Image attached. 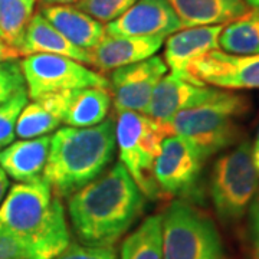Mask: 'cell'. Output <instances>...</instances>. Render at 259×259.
Masks as SVG:
<instances>
[{"label": "cell", "mask_w": 259, "mask_h": 259, "mask_svg": "<svg viewBox=\"0 0 259 259\" xmlns=\"http://www.w3.org/2000/svg\"><path fill=\"white\" fill-rule=\"evenodd\" d=\"M146 196L121 163L69 196L68 213L76 238L90 246H114L139 221Z\"/></svg>", "instance_id": "cell-1"}, {"label": "cell", "mask_w": 259, "mask_h": 259, "mask_svg": "<svg viewBox=\"0 0 259 259\" xmlns=\"http://www.w3.org/2000/svg\"><path fill=\"white\" fill-rule=\"evenodd\" d=\"M0 232L29 243L37 259H55L71 243L61 197L42 177L12 186L0 203Z\"/></svg>", "instance_id": "cell-2"}, {"label": "cell", "mask_w": 259, "mask_h": 259, "mask_svg": "<svg viewBox=\"0 0 259 259\" xmlns=\"http://www.w3.org/2000/svg\"><path fill=\"white\" fill-rule=\"evenodd\" d=\"M115 122L76 128L62 127L51 136L42 179L54 193L71 196L105 171L115 151Z\"/></svg>", "instance_id": "cell-3"}, {"label": "cell", "mask_w": 259, "mask_h": 259, "mask_svg": "<svg viewBox=\"0 0 259 259\" xmlns=\"http://www.w3.org/2000/svg\"><path fill=\"white\" fill-rule=\"evenodd\" d=\"M248 111L246 97L221 91L212 100L176 114L166 127L168 134L186 139L207 158L238 141V118Z\"/></svg>", "instance_id": "cell-4"}, {"label": "cell", "mask_w": 259, "mask_h": 259, "mask_svg": "<svg viewBox=\"0 0 259 259\" xmlns=\"http://www.w3.org/2000/svg\"><path fill=\"white\" fill-rule=\"evenodd\" d=\"M163 259H226L221 232L212 218L185 199L161 214Z\"/></svg>", "instance_id": "cell-5"}, {"label": "cell", "mask_w": 259, "mask_h": 259, "mask_svg": "<svg viewBox=\"0 0 259 259\" xmlns=\"http://www.w3.org/2000/svg\"><path fill=\"white\" fill-rule=\"evenodd\" d=\"M115 144L118 146L120 163L147 199L158 197L153 168L161 144L168 134L166 124L136 111L117 114Z\"/></svg>", "instance_id": "cell-6"}, {"label": "cell", "mask_w": 259, "mask_h": 259, "mask_svg": "<svg viewBox=\"0 0 259 259\" xmlns=\"http://www.w3.org/2000/svg\"><path fill=\"white\" fill-rule=\"evenodd\" d=\"M259 173L252 160V144L239 143L216 160L210 176V197L223 223L241 221L258 196Z\"/></svg>", "instance_id": "cell-7"}, {"label": "cell", "mask_w": 259, "mask_h": 259, "mask_svg": "<svg viewBox=\"0 0 259 259\" xmlns=\"http://www.w3.org/2000/svg\"><path fill=\"white\" fill-rule=\"evenodd\" d=\"M29 98L35 100L48 94L64 93L88 87L108 88V79L85 65L52 54L28 55L20 61Z\"/></svg>", "instance_id": "cell-8"}, {"label": "cell", "mask_w": 259, "mask_h": 259, "mask_svg": "<svg viewBox=\"0 0 259 259\" xmlns=\"http://www.w3.org/2000/svg\"><path fill=\"white\" fill-rule=\"evenodd\" d=\"M206 158L192 143L180 136H167L157 160L153 176L160 193L168 197L185 199L196 192Z\"/></svg>", "instance_id": "cell-9"}, {"label": "cell", "mask_w": 259, "mask_h": 259, "mask_svg": "<svg viewBox=\"0 0 259 259\" xmlns=\"http://www.w3.org/2000/svg\"><path fill=\"white\" fill-rule=\"evenodd\" d=\"M161 56L153 55L141 62L125 65L111 72L110 90L117 114L122 111L146 112L160 79L167 74Z\"/></svg>", "instance_id": "cell-10"}, {"label": "cell", "mask_w": 259, "mask_h": 259, "mask_svg": "<svg viewBox=\"0 0 259 259\" xmlns=\"http://www.w3.org/2000/svg\"><path fill=\"white\" fill-rule=\"evenodd\" d=\"M187 74L194 82L222 90H259V55H233L216 49L194 59Z\"/></svg>", "instance_id": "cell-11"}, {"label": "cell", "mask_w": 259, "mask_h": 259, "mask_svg": "<svg viewBox=\"0 0 259 259\" xmlns=\"http://www.w3.org/2000/svg\"><path fill=\"white\" fill-rule=\"evenodd\" d=\"M183 29L168 0H137L120 18L105 25L111 36L167 37Z\"/></svg>", "instance_id": "cell-12"}, {"label": "cell", "mask_w": 259, "mask_h": 259, "mask_svg": "<svg viewBox=\"0 0 259 259\" xmlns=\"http://www.w3.org/2000/svg\"><path fill=\"white\" fill-rule=\"evenodd\" d=\"M219 93L221 90L168 72L157 83L144 114L167 124L180 111L209 101Z\"/></svg>", "instance_id": "cell-13"}, {"label": "cell", "mask_w": 259, "mask_h": 259, "mask_svg": "<svg viewBox=\"0 0 259 259\" xmlns=\"http://www.w3.org/2000/svg\"><path fill=\"white\" fill-rule=\"evenodd\" d=\"M223 25L183 28L167 36L164 48V62L170 72L193 81L187 68L194 59L219 49V35ZM194 82V81H193Z\"/></svg>", "instance_id": "cell-14"}, {"label": "cell", "mask_w": 259, "mask_h": 259, "mask_svg": "<svg viewBox=\"0 0 259 259\" xmlns=\"http://www.w3.org/2000/svg\"><path fill=\"white\" fill-rule=\"evenodd\" d=\"M166 37L160 36H111L105 35L101 44L91 52L93 66L100 74L130 64L141 62L156 55Z\"/></svg>", "instance_id": "cell-15"}, {"label": "cell", "mask_w": 259, "mask_h": 259, "mask_svg": "<svg viewBox=\"0 0 259 259\" xmlns=\"http://www.w3.org/2000/svg\"><path fill=\"white\" fill-rule=\"evenodd\" d=\"M40 13L69 42L88 52H93L107 35L104 23L71 5L44 6Z\"/></svg>", "instance_id": "cell-16"}, {"label": "cell", "mask_w": 259, "mask_h": 259, "mask_svg": "<svg viewBox=\"0 0 259 259\" xmlns=\"http://www.w3.org/2000/svg\"><path fill=\"white\" fill-rule=\"evenodd\" d=\"M20 55L52 54L75 59L83 65H93V55L88 51L75 47L58 29L44 18L40 12L29 20L23 40L19 49Z\"/></svg>", "instance_id": "cell-17"}, {"label": "cell", "mask_w": 259, "mask_h": 259, "mask_svg": "<svg viewBox=\"0 0 259 259\" xmlns=\"http://www.w3.org/2000/svg\"><path fill=\"white\" fill-rule=\"evenodd\" d=\"M51 136L20 140L0 150V167L16 182H32L44 176Z\"/></svg>", "instance_id": "cell-18"}, {"label": "cell", "mask_w": 259, "mask_h": 259, "mask_svg": "<svg viewBox=\"0 0 259 259\" xmlns=\"http://www.w3.org/2000/svg\"><path fill=\"white\" fill-rule=\"evenodd\" d=\"M68 91L48 94L28 102L19 114L16 137L22 140L37 139L59 128L64 121Z\"/></svg>", "instance_id": "cell-19"}, {"label": "cell", "mask_w": 259, "mask_h": 259, "mask_svg": "<svg viewBox=\"0 0 259 259\" xmlns=\"http://www.w3.org/2000/svg\"><path fill=\"white\" fill-rule=\"evenodd\" d=\"M183 28L226 25L249 10L245 0H168Z\"/></svg>", "instance_id": "cell-20"}, {"label": "cell", "mask_w": 259, "mask_h": 259, "mask_svg": "<svg viewBox=\"0 0 259 259\" xmlns=\"http://www.w3.org/2000/svg\"><path fill=\"white\" fill-rule=\"evenodd\" d=\"M111 105L108 88L88 87L68 91L64 124L68 127L87 128L105 121Z\"/></svg>", "instance_id": "cell-21"}, {"label": "cell", "mask_w": 259, "mask_h": 259, "mask_svg": "<svg viewBox=\"0 0 259 259\" xmlns=\"http://www.w3.org/2000/svg\"><path fill=\"white\" fill-rule=\"evenodd\" d=\"M219 49L233 55H259V9L252 8L223 25Z\"/></svg>", "instance_id": "cell-22"}, {"label": "cell", "mask_w": 259, "mask_h": 259, "mask_svg": "<svg viewBox=\"0 0 259 259\" xmlns=\"http://www.w3.org/2000/svg\"><path fill=\"white\" fill-rule=\"evenodd\" d=\"M120 259H163L161 214L148 216L121 245Z\"/></svg>", "instance_id": "cell-23"}, {"label": "cell", "mask_w": 259, "mask_h": 259, "mask_svg": "<svg viewBox=\"0 0 259 259\" xmlns=\"http://www.w3.org/2000/svg\"><path fill=\"white\" fill-rule=\"evenodd\" d=\"M35 6L36 0H0V36L18 51Z\"/></svg>", "instance_id": "cell-24"}, {"label": "cell", "mask_w": 259, "mask_h": 259, "mask_svg": "<svg viewBox=\"0 0 259 259\" xmlns=\"http://www.w3.org/2000/svg\"><path fill=\"white\" fill-rule=\"evenodd\" d=\"M26 87L0 105V150L8 147L16 139V122L19 114L28 104Z\"/></svg>", "instance_id": "cell-25"}, {"label": "cell", "mask_w": 259, "mask_h": 259, "mask_svg": "<svg viewBox=\"0 0 259 259\" xmlns=\"http://www.w3.org/2000/svg\"><path fill=\"white\" fill-rule=\"evenodd\" d=\"M137 0H78L76 8L101 23H110L136 3Z\"/></svg>", "instance_id": "cell-26"}, {"label": "cell", "mask_w": 259, "mask_h": 259, "mask_svg": "<svg viewBox=\"0 0 259 259\" xmlns=\"http://www.w3.org/2000/svg\"><path fill=\"white\" fill-rule=\"evenodd\" d=\"M25 87V76L18 59L0 62V105Z\"/></svg>", "instance_id": "cell-27"}, {"label": "cell", "mask_w": 259, "mask_h": 259, "mask_svg": "<svg viewBox=\"0 0 259 259\" xmlns=\"http://www.w3.org/2000/svg\"><path fill=\"white\" fill-rule=\"evenodd\" d=\"M55 259H118L114 246H90L83 243H69Z\"/></svg>", "instance_id": "cell-28"}, {"label": "cell", "mask_w": 259, "mask_h": 259, "mask_svg": "<svg viewBox=\"0 0 259 259\" xmlns=\"http://www.w3.org/2000/svg\"><path fill=\"white\" fill-rule=\"evenodd\" d=\"M0 259H37L35 249L13 235L0 232Z\"/></svg>", "instance_id": "cell-29"}, {"label": "cell", "mask_w": 259, "mask_h": 259, "mask_svg": "<svg viewBox=\"0 0 259 259\" xmlns=\"http://www.w3.org/2000/svg\"><path fill=\"white\" fill-rule=\"evenodd\" d=\"M249 219V239L252 246V258L259 259V196L253 199L248 210Z\"/></svg>", "instance_id": "cell-30"}, {"label": "cell", "mask_w": 259, "mask_h": 259, "mask_svg": "<svg viewBox=\"0 0 259 259\" xmlns=\"http://www.w3.org/2000/svg\"><path fill=\"white\" fill-rule=\"evenodd\" d=\"M20 56L16 48L10 47L9 44L0 36V62H5V61H9V59H18Z\"/></svg>", "instance_id": "cell-31"}, {"label": "cell", "mask_w": 259, "mask_h": 259, "mask_svg": "<svg viewBox=\"0 0 259 259\" xmlns=\"http://www.w3.org/2000/svg\"><path fill=\"white\" fill-rule=\"evenodd\" d=\"M8 189H9V177L0 167V203L3 202L5 196L8 193Z\"/></svg>", "instance_id": "cell-32"}, {"label": "cell", "mask_w": 259, "mask_h": 259, "mask_svg": "<svg viewBox=\"0 0 259 259\" xmlns=\"http://www.w3.org/2000/svg\"><path fill=\"white\" fill-rule=\"evenodd\" d=\"M252 160H253V164H255L259 173V128L258 133H256V137H255V141L252 144Z\"/></svg>", "instance_id": "cell-33"}, {"label": "cell", "mask_w": 259, "mask_h": 259, "mask_svg": "<svg viewBox=\"0 0 259 259\" xmlns=\"http://www.w3.org/2000/svg\"><path fill=\"white\" fill-rule=\"evenodd\" d=\"M45 6H52V5H72L78 0H40Z\"/></svg>", "instance_id": "cell-34"}, {"label": "cell", "mask_w": 259, "mask_h": 259, "mask_svg": "<svg viewBox=\"0 0 259 259\" xmlns=\"http://www.w3.org/2000/svg\"><path fill=\"white\" fill-rule=\"evenodd\" d=\"M245 2L252 8H258L259 9V0H245Z\"/></svg>", "instance_id": "cell-35"}]
</instances>
